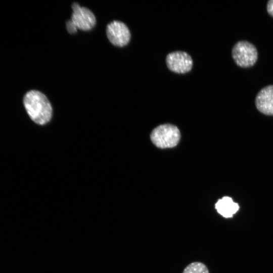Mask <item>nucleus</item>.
<instances>
[{
	"instance_id": "obj_11",
	"label": "nucleus",
	"mask_w": 273,
	"mask_h": 273,
	"mask_svg": "<svg viewBox=\"0 0 273 273\" xmlns=\"http://www.w3.org/2000/svg\"><path fill=\"white\" fill-rule=\"evenodd\" d=\"M266 11L268 14L273 17V0H269L267 2Z\"/></svg>"
},
{
	"instance_id": "obj_7",
	"label": "nucleus",
	"mask_w": 273,
	"mask_h": 273,
	"mask_svg": "<svg viewBox=\"0 0 273 273\" xmlns=\"http://www.w3.org/2000/svg\"><path fill=\"white\" fill-rule=\"evenodd\" d=\"M255 104L257 110L263 114L273 115V85H267L257 93Z\"/></svg>"
},
{
	"instance_id": "obj_5",
	"label": "nucleus",
	"mask_w": 273,
	"mask_h": 273,
	"mask_svg": "<svg viewBox=\"0 0 273 273\" xmlns=\"http://www.w3.org/2000/svg\"><path fill=\"white\" fill-rule=\"evenodd\" d=\"M166 64L171 71L178 74H185L191 70L193 61L191 56L187 52L177 51L171 52L167 55Z\"/></svg>"
},
{
	"instance_id": "obj_2",
	"label": "nucleus",
	"mask_w": 273,
	"mask_h": 273,
	"mask_svg": "<svg viewBox=\"0 0 273 273\" xmlns=\"http://www.w3.org/2000/svg\"><path fill=\"white\" fill-rule=\"evenodd\" d=\"M232 56L237 66L246 68L254 66L256 63L258 51L251 42L247 40H240L233 46Z\"/></svg>"
},
{
	"instance_id": "obj_1",
	"label": "nucleus",
	"mask_w": 273,
	"mask_h": 273,
	"mask_svg": "<svg viewBox=\"0 0 273 273\" xmlns=\"http://www.w3.org/2000/svg\"><path fill=\"white\" fill-rule=\"evenodd\" d=\"M23 104L26 111L36 124L43 125L48 123L52 116V107L47 97L37 90H31L24 97Z\"/></svg>"
},
{
	"instance_id": "obj_9",
	"label": "nucleus",
	"mask_w": 273,
	"mask_h": 273,
	"mask_svg": "<svg viewBox=\"0 0 273 273\" xmlns=\"http://www.w3.org/2000/svg\"><path fill=\"white\" fill-rule=\"evenodd\" d=\"M183 273H209L206 265L200 262H192L184 269Z\"/></svg>"
},
{
	"instance_id": "obj_6",
	"label": "nucleus",
	"mask_w": 273,
	"mask_h": 273,
	"mask_svg": "<svg viewBox=\"0 0 273 273\" xmlns=\"http://www.w3.org/2000/svg\"><path fill=\"white\" fill-rule=\"evenodd\" d=\"M73 10L71 21L77 29L83 31L92 29L96 24L93 13L88 8L80 7L78 3L72 5Z\"/></svg>"
},
{
	"instance_id": "obj_4",
	"label": "nucleus",
	"mask_w": 273,
	"mask_h": 273,
	"mask_svg": "<svg viewBox=\"0 0 273 273\" xmlns=\"http://www.w3.org/2000/svg\"><path fill=\"white\" fill-rule=\"evenodd\" d=\"M106 34L110 42L114 46L123 47L129 42L131 34L127 25L119 21H113L108 24Z\"/></svg>"
},
{
	"instance_id": "obj_10",
	"label": "nucleus",
	"mask_w": 273,
	"mask_h": 273,
	"mask_svg": "<svg viewBox=\"0 0 273 273\" xmlns=\"http://www.w3.org/2000/svg\"><path fill=\"white\" fill-rule=\"evenodd\" d=\"M67 30L71 34L75 33L77 31V28L73 25L71 20L66 22Z\"/></svg>"
},
{
	"instance_id": "obj_3",
	"label": "nucleus",
	"mask_w": 273,
	"mask_h": 273,
	"mask_svg": "<svg viewBox=\"0 0 273 273\" xmlns=\"http://www.w3.org/2000/svg\"><path fill=\"white\" fill-rule=\"evenodd\" d=\"M178 128L170 124L158 126L152 131L150 135L153 143L160 148H172L176 146L180 139Z\"/></svg>"
},
{
	"instance_id": "obj_8",
	"label": "nucleus",
	"mask_w": 273,
	"mask_h": 273,
	"mask_svg": "<svg viewBox=\"0 0 273 273\" xmlns=\"http://www.w3.org/2000/svg\"><path fill=\"white\" fill-rule=\"evenodd\" d=\"M215 208L218 213L225 218L232 217L239 209V205L229 197H223L215 204Z\"/></svg>"
}]
</instances>
